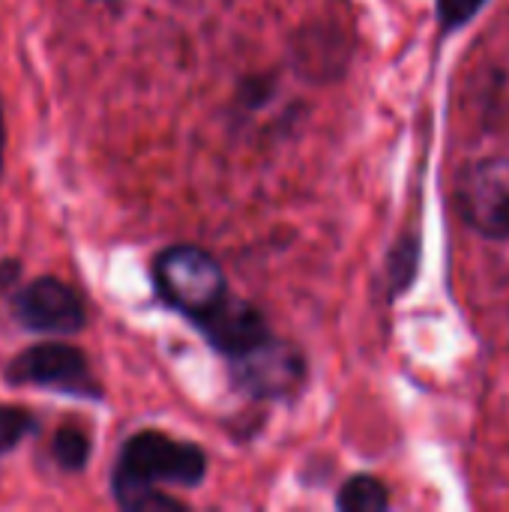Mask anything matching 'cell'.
<instances>
[{"label":"cell","instance_id":"ba28073f","mask_svg":"<svg viewBox=\"0 0 509 512\" xmlns=\"http://www.w3.org/2000/svg\"><path fill=\"white\" fill-rule=\"evenodd\" d=\"M336 504L345 512H378L390 507V492L381 480L369 474H357L339 489Z\"/></svg>","mask_w":509,"mask_h":512},{"label":"cell","instance_id":"9c48e42d","mask_svg":"<svg viewBox=\"0 0 509 512\" xmlns=\"http://www.w3.org/2000/svg\"><path fill=\"white\" fill-rule=\"evenodd\" d=\"M51 459L63 471H81L90 459V438L81 426H63L54 432Z\"/></svg>","mask_w":509,"mask_h":512},{"label":"cell","instance_id":"4fadbf2b","mask_svg":"<svg viewBox=\"0 0 509 512\" xmlns=\"http://www.w3.org/2000/svg\"><path fill=\"white\" fill-rule=\"evenodd\" d=\"M3 144H6V132H3V108H0V165H3Z\"/></svg>","mask_w":509,"mask_h":512},{"label":"cell","instance_id":"52a82bcc","mask_svg":"<svg viewBox=\"0 0 509 512\" xmlns=\"http://www.w3.org/2000/svg\"><path fill=\"white\" fill-rule=\"evenodd\" d=\"M195 327L228 360H237V357L249 354L252 348H258L264 339H270L264 315L252 303L237 300V297H228L210 318H204Z\"/></svg>","mask_w":509,"mask_h":512},{"label":"cell","instance_id":"8992f818","mask_svg":"<svg viewBox=\"0 0 509 512\" xmlns=\"http://www.w3.org/2000/svg\"><path fill=\"white\" fill-rule=\"evenodd\" d=\"M240 372V381L249 393L255 396H282L297 390V384L306 375V363L297 354V348H291L288 342L279 339H264L258 348H252L249 354L231 360Z\"/></svg>","mask_w":509,"mask_h":512},{"label":"cell","instance_id":"30bf717a","mask_svg":"<svg viewBox=\"0 0 509 512\" xmlns=\"http://www.w3.org/2000/svg\"><path fill=\"white\" fill-rule=\"evenodd\" d=\"M30 432H36V420L27 408L0 405V456L15 450Z\"/></svg>","mask_w":509,"mask_h":512},{"label":"cell","instance_id":"6da1fadb","mask_svg":"<svg viewBox=\"0 0 509 512\" xmlns=\"http://www.w3.org/2000/svg\"><path fill=\"white\" fill-rule=\"evenodd\" d=\"M204 474L207 456L201 447L156 429H144L123 444L111 489L123 510H183V504L171 498L165 486L192 489L204 480Z\"/></svg>","mask_w":509,"mask_h":512},{"label":"cell","instance_id":"3957f363","mask_svg":"<svg viewBox=\"0 0 509 512\" xmlns=\"http://www.w3.org/2000/svg\"><path fill=\"white\" fill-rule=\"evenodd\" d=\"M462 219L489 240H509V156H486L459 174Z\"/></svg>","mask_w":509,"mask_h":512},{"label":"cell","instance_id":"7a4b0ae2","mask_svg":"<svg viewBox=\"0 0 509 512\" xmlns=\"http://www.w3.org/2000/svg\"><path fill=\"white\" fill-rule=\"evenodd\" d=\"M156 294L192 324L210 318L228 297V279L219 261L198 246H171L153 261Z\"/></svg>","mask_w":509,"mask_h":512},{"label":"cell","instance_id":"8fae6325","mask_svg":"<svg viewBox=\"0 0 509 512\" xmlns=\"http://www.w3.org/2000/svg\"><path fill=\"white\" fill-rule=\"evenodd\" d=\"M483 3H486V0H438L441 27H444V30H453V27L468 24V21L483 9Z\"/></svg>","mask_w":509,"mask_h":512},{"label":"cell","instance_id":"277c9868","mask_svg":"<svg viewBox=\"0 0 509 512\" xmlns=\"http://www.w3.org/2000/svg\"><path fill=\"white\" fill-rule=\"evenodd\" d=\"M6 381L18 384V387H42V390H54V393H66V396H84V399L102 396V390L90 372L87 357L78 348L60 345V342L33 345V348L21 351L9 363Z\"/></svg>","mask_w":509,"mask_h":512},{"label":"cell","instance_id":"5b68a950","mask_svg":"<svg viewBox=\"0 0 509 512\" xmlns=\"http://www.w3.org/2000/svg\"><path fill=\"white\" fill-rule=\"evenodd\" d=\"M12 315L24 330L51 333V336L78 333L87 321V309L78 291L54 276H42L24 285L12 297Z\"/></svg>","mask_w":509,"mask_h":512},{"label":"cell","instance_id":"7c38bea8","mask_svg":"<svg viewBox=\"0 0 509 512\" xmlns=\"http://www.w3.org/2000/svg\"><path fill=\"white\" fill-rule=\"evenodd\" d=\"M15 276H18V264H12V261H3V264H0V291H3V288H6V285L15 279Z\"/></svg>","mask_w":509,"mask_h":512}]
</instances>
